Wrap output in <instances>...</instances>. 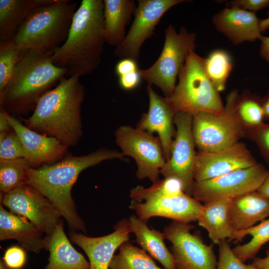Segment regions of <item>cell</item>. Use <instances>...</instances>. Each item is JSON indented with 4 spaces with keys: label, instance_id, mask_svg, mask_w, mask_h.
Returning <instances> with one entry per match:
<instances>
[{
    "label": "cell",
    "instance_id": "cell-17",
    "mask_svg": "<svg viewBox=\"0 0 269 269\" xmlns=\"http://www.w3.org/2000/svg\"><path fill=\"white\" fill-rule=\"evenodd\" d=\"M203 204L185 193L176 196L164 197L137 202L131 201L130 208L137 216L147 221L153 217H162L174 222L189 223L197 221Z\"/></svg>",
    "mask_w": 269,
    "mask_h": 269
},
{
    "label": "cell",
    "instance_id": "cell-4",
    "mask_svg": "<svg viewBox=\"0 0 269 269\" xmlns=\"http://www.w3.org/2000/svg\"><path fill=\"white\" fill-rule=\"evenodd\" d=\"M51 54L21 50L11 79L0 95V107L13 116L33 112L42 96L55 87L66 72L53 62Z\"/></svg>",
    "mask_w": 269,
    "mask_h": 269
},
{
    "label": "cell",
    "instance_id": "cell-13",
    "mask_svg": "<svg viewBox=\"0 0 269 269\" xmlns=\"http://www.w3.org/2000/svg\"><path fill=\"white\" fill-rule=\"evenodd\" d=\"M2 204L10 212L25 218L50 236L62 221L52 202L34 187L24 184L2 194Z\"/></svg>",
    "mask_w": 269,
    "mask_h": 269
},
{
    "label": "cell",
    "instance_id": "cell-32",
    "mask_svg": "<svg viewBox=\"0 0 269 269\" xmlns=\"http://www.w3.org/2000/svg\"><path fill=\"white\" fill-rule=\"evenodd\" d=\"M30 168L24 157L0 160V189L2 194H6L26 184L27 172Z\"/></svg>",
    "mask_w": 269,
    "mask_h": 269
},
{
    "label": "cell",
    "instance_id": "cell-44",
    "mask_svg": "<svg viewBox=\"0 0 269 269\" xmlns=\"http://www.w3.org/2000/svg\"><path fill=\"white\" fill-rule=\"evenodd\" d=\"M252 264L259 269H269V248L265 257L254 258Z\"/></svg>",
    "mask_w": 269,
    "mask_h": 269
},
{
    "label": "cell",
    "instance_id": "cell-29",
    "mask_svg": "<svg viewBox=\"0 0 269 269\" xmlns=\"http://www.w3.org/2000/svg\"><path fill=\"white\" fill-rule=\"evenodd\" d=\"M206 73L218 92L224 90L233 68V61L228 51L223 49L212 50L204 58Z\"/></svg>",
    "mask_w": 269,
    "mask_h": 269
},
{
    "label": "cell",
    "instance_id": "cell-24",
    "mask_svg": "<svg viewBox=\"0 0 269 269\" xmlns=\"http://www.w3.org/2000/svg\"><path fill=\"white\" fill-rule=\"evenodd\" d=\"M232 199L222 198L203 204L197 221L198 225L207 232L214 244L218 245L227 239L230 240L234 234L229 217Z\"/></svg>",
    "mask_w": 269,
    "mask_h": 269
},
{
    "label": "cell",
    "instance_id": "cell-30",
    "mask_svg": "<svg viewBox=\"0 0 269 269\" xmlns=\"http://www.w3.org/2000/svg\"><path fill=\"white\" fill-rule=\"evenodd\" d=\"M119 250V253L114 256L109 269H162L145 251L129 241L121 245Z\"/></svg>",
    "mask_w": 269,
    "mask_h": 269
},
{
    "label": "cell",
    "instance_id": "cell-18",
    "mask_svg": "<svg viewBox=\"0 0 269 269\" xmlns=\"http://www.w3.org/2000/svg\"><path fill=\"white\" fill-rule=\"evenodd\" d=\"M114 229L111 234L99 237H88L74 232L70 234L72 242L80 247L87 256L90 269H109L115 251L123 243L129 241L132 232L128 219L119 221Z\"/></svg>",
    "mask_w": 269,
    "mask_h": 269
},
{
    "label": "cell",
    "instance_id": "cell-47",
    "mask_svg": "<svg viewBox=\"0 0 269 269\" xmlns=\"http://www.w3.org/2000/svg\"><path fill=\"white\" fill-rule=\"evenodd\" d=\"M260 26L262 32H264L269 29V12L268 16L260 20Z\"/></svg>",
    "mask_w": 269,
    "mask_h": 269
},
{
    "label": "cell",
    "instance_id": "cell-31",
    "mask_svg": "<svg viewBox=\"0 0 269 269\" xmlns=\"http://www.w3.org/2000/svg\"><path fill=\"white\" fill-rule=\"evenodd\" d=\"M184 193L182 183L179 179L164 177L148 188L139 185L133 188L130 196L132 201L142 202L152 198L176 196Z\"/></svg>",
    "mask_w": 269,
    "mask_h": 269
},
{
    "label": "cell",
    "instance_id": "cell-23",
    "mask_svg": "<svg viewBox=\"0 0 269 269\" xmlns=\"http://www.w3.org/2000/svg\"><path fill=\"white\" fill-rule=\"evenodd\" d=\"M46 250L50 255L45 269H90L89 262L69 241L62 221L48 236Z\"/></svg>",
    "mask_w": 269,
    "mask_h": 269
},
{
    "label": "cell",
    "instance_id": "cell-7",
    "mask_svg": "<svg viewBox=\"0 0 269 269\" xmlns=\"http://www.w3.org/2000/svg\"><path fill=\"white\" fill-rule=\"evenodd\" d=\"M196 35L182 27L177 32L170 24L165 30L164 42L156 61L148 68L139 69L143 79L159 88L169 97L175 87L176 78L190 54L195 51Z\"/></svg>",
    "mask_w": 269,
    "mask_h": 269
},
{
    "label": "cell",
    "instance_id": "cell-12",
    "mask_svg": "<svg viewBox=\"0 0 269 269\" xmlns=\"http://www.w3.org/2000/svg\"><path fill=\"white\" fill-rule=\"evenodd\" d=\"M194 228L189 223L173 221L164 229L165 238L172 244L176 269H216L217 261L212 246L191 233Z\"/></svg>",
    "mask_w": 269,
    "mask_h": 269
},
{
    "label": "cell",
    "instance_id": "cell-9",
    "mask_svg": "<svg viewBox=\"0 0 269 269\" xmlns=\"http://www.w3.org/2000/svg\"><path fill=\"white\" fill-rule=\"evenodd\" d=\"M115 135L123 154L135 160L137 178H148L152 183L157 181L166 162L158 137L129 126L119 127Z\"/></svg>",
    "mask_w": 269,
    "mask_h": 269
},
{
    "label": "cell",
    "instance_id": "cell-6",
    "mask_svg": "<svg viewBox=\"0 0 269 269\" xmlns=\"http://www.w3.org/2000/svg\"><path fill=\"white\" fill-rule=\"evenodd\" d=\"M172 94L165 97L175 113L195 114L206 112L220 115L224 111L219 92L207 76L204 58L195 51L188 57L178 75Z\"/></svg>",
    "mask_w": 269,
    "mask_h": 269
},
{
    "label": "cell",
    "instance_id": "cell-38",
    "mask_svg": "<svg viewBox=\"0 0 269 269\" xmlns=\"http://www.w3.org/2000/svg\"><path fill=\"white\" fill-rule=\"evenodd\" d=\"M228 6L256 13L267 8L269 6V0H233L228 2Z\"/></svg>",
    "mask_w": 269,
    "mask_h": 269
},
{
    "label": "cell",
    "instance_id": "cell-26",
    "mask_svg": "<svg viewBox=\"0 0 269 269\" xmlns=\"http://www.w3.org/2000/svg\"><path fill=\"white\" fill-rule=\"evenodd\" d=\"M128 222L137 244L153 259L158 261L164 269H176L173 256L166 247L163 233L150 229L147 221L133 215Z\"/></svg>",
    "mask_w": 269,
    "mask_h": 269
},
{
    "label": "cell",
    "instance_id": "cell-41",
    "mask_svg": "<svg viewBox=\"0 0 269 269\" xmlns=\"http://www.w3.org/2000/svg\"><path fill=\"white\" fill-rule=\"evenodd\" d=\"M258 133L261 144L268 156L269 157V125L262 126L258 127Z\"/></svg>",
    "mask_w": 269,
    "mask_h": 269
},
{
    "label": "cell",
    "instance_id": "cell-8",
    "mask_svg": "<svg viewBox=\"0 0 269 269\" xmlns=\"http://www.w3.org/2000/svg\"><path fill=\"white\" fill-rule=\"evenodd\" d=\"M239 98L233 90L227 97L222 114L199 112L193 115L192 134L199 151H215L238 142L243 135L237 110Z\"/></svg>",
    "mask_w": 269,
    "mask_h": 269
},
{
    "label": "cell",
    "instance_id": "cell-19",
    "mask_svg": "<svg viewBox=\"0 0 269 269\" xmlns=\"http://www.w3.org/2000/svg\"><path fill=\"white\" fill-rule=\"evenodd\" d=\"M151 86L148 84L146 88L149 100L148 111L143 114L136 128L150 134H158L167 161L176 133L173 125L176 113L165 98L158 95Z\"/></svg>",
    "mask_w": 269,
    "mask_h": 269
},
{
    "label": "cell",
    "instance_id": "cell-27",
    "mask_svg": "<svg viewBox=\"0 0 269 269\" xmlns=\"http://www.w3.org/2000/svg\"><path fill=\"white\" fill-rule=\"evenodd\" d=\"M50 0H0V43L12 40L19 27L35 8Z\"/></svg>",
    "mask_w": 269,
    "mask_h": 269
},
{
    "label": "cell",
    "instance_id": "cell-42",
    "mask_svg": "<svg viewBox=\"0 0 269 269\" xmlns=\"http://www.w3.org/2000/svg\"><path fill=\"white\" fill-rule=\"evenodd\" d=\"M12 128L6 119L3 111H0V141L3 139Z\"/></svg>",
    "mask_w": 269,
    "mask_h": 269
},
{
    "label": "cell",
    "instance_id": "cell-48",
    "mask_svg": "<svg viewBox=\"0 0 269 269\" xmlns=\"http://www.w3.org/2000/svg\"><path fill=\"white\" fill-rule=\"evenodd\" d=\"M0 269H8L4 262L1 260L0 261Z\"/></svg>",
    "mask_w": 269,
    "mask_h": 269
},
{
    "label": "cell",
    "instance_id": "cell-33",
    "mask_svg": "<svg viewBox=\"0 0 269 269\" xmlns=\"http://www.w3.org/2000/svg\"><path fill=\"white\" fill-rule=\"evenodd\" d=\"M20 51L13 39L0 43V95L4 91L11 79Z\"/></svg>",
    "mask_w": 269,
    "mask_h": 269
},
{
    "label": "cell",
    "instance_id": "cell-36",
    "mask_svg": "<svg viewBox=\"0 0 269 269\" xmlns=\"http://www.w3.org/2000/svg\"><path fill=\"white\" fill-rule=\"evenodd\" d=\"M22 157H24V151L22 142L12 129L0 141V160H11Z\"/></svg>",
    "mask_w": 269,
    "mask_h": 269
},
{
    "label": "cell",
    "instance_id": "cell-45",
    "mask_svg": "<svg viewBox=\"0 0 269 269\" xmlns=\"http://www.w3.org/2000/svg\"><path fill=\"white\" fill-rule=\"evenodd\" d=\"M257 191L269 199V169L264 181Z\"/></svg>",
    "mask_w": 269,
    "mask_h": 269
},
{
    "label": "cell",
    "instance_id": "cell-15",
    "mask_svg": "<svg viewBox=\"0 0 269 269\" xmlns=\"http://www.w3.org/2000/svg\"><path fill=\"white\" fill-rule=\"evenodd\" d=\"M258 164L246 147L237 142L219 150L196 153L194 182L211 179Z\"/></svg>",
    "mask_w": 269,
    "mask_h": 269
},
{
    "label": "cell",
    "instance_id": "cell-35",
    "mask_svg": "<svg viewBox=\"0 0 269 269\" xmlns=\"http://www.w3.org/2000/svg\"><path fill=\"white\" fill-rule=\"evenodd\" d=\"M219 258L216 269H259L252 263L246 264L234 253L226 240L219 244Z\"/></svg>",
    "mask_w": 269,
    "mask_h": 269
},
{
    "label": "cell",
    "instance_id": "cell-14",
    "mask_svg": "<svg viewBox=\"0 0 269 269\" xmlns=\"http://www.w3.org/2000/svg\"><path fill=\"white\" fill-rule=\"evenodd\" d=\"M186 0H138L131 26L122 43L115 48L114 55L138 61L143 43L154 34L163 15L175 5Z\"/></svg>",
    "mask_w": 269,
    "mask_h": 269
},
{
    "label": "cell",
    "instance_id": "cell-34",
    "mask_svg": "<svg viewBox=\"0 0 269 269\" xmlns=\"http://www.w3.org/2000/svg\"><path fill=\"white\" fill-rule=\"evenodd\" d=\"M238 115L244 122L255 127L263 125L265 115L262 100L252 97H239L237 108Z\"/></svg>",
    "mask_w": 269,
    "mask_h": 269
},
{
    "label": "cell",
    "instance_id": "cell-1",
    "mask_svg": "<svg viewBox=\"0 0 269 269\" xmlns=\"http://www.w3.org/2000/svg\"><path fill=\"white\" fill-rule=\"evenodd\" d=\"M124 157L122 152L106 148L81 156L68 153L53 164L29 168L26 184L36 188L52 202L72 230L86 233L85 224L71 195L72 187L84 170L105 160H124Z\"/></svg>",
    "mask_w": 269,
    "mask_h": 269
},
{
    "label": "cell",
    "instance_id": "cell-21",
    "mask_svg": "<svg viewBox=\"0 0 269 269\" xmlns=\"http://www.w3.org/2000/svg\"><path fill=\"white\" fill-rule=\"evenodd\" d=\"M48 236L24 217L8 211L0 204V240H16L23 248L36 254L46 249Z\"/></svg>",
    "mask_w": 269,
    "mask_h": 269
},
{
    "label": "cell",
    "instance_id": "cell-28",
    "mask_svg": "<svg viewBox=\"0 0 269 269\" xmlns=\"http://www.w3.org/2000/svg\"><path fill=\"white\" fill-rule=\"evenodd\" d=\"M247 235L252 237L250 241L232 249L235 255L244 263L255 258L262 246L269 242V219L247 230L235 232L230 240L240 241Z\"/></svg>",
    "mask_w": 269,
    "mask_h": 269
},
{
    "label": "cell",
    "instance_id": "cell-2",
    "mask_svg": "<svg viewBox=\"0 0 269 269\" xmlns=\"http://www.w3.org/2000/svg\"><path fill=\"white\" fill-rule=\"evenodd\" d=\"M104 1L83 0L73 17L64 43L52 54L53 63L66 77L91 74L100 66L106 43Z\"/></svg>",
    "mask_w": 269,
    "mask_h": 269
},
{
    "label": "cell",
    "instance_id": "cell-5",
    "mask_svg": "<svg viewBox=\"0 0 269 269\" xmlns=\"http://www.w3.org/2000/svg\"><path fill=\"white\" fill-rule=\"evenodd\" d=\"M78 2L50 0L33 9L22 23L13 38L20 49L52 55L66 41Z\"/></svg>",
    "mask_w": 269,
    "mask_h": 269
},
{
    "label": "cell",
    "instance_id": "cell-11",
    "mask_svg": "<svg viewBox=\"0 0 269 269\" xmlns=\"http://www.w3.org/2000/svg\"><path fill=\"white\" fill-rule=\"evenodd\" d=\"M193 115L179 112L175 114L176 133L169 159L160 170L164 177H175L182 183L184 192L192 196L196 153L193 137Z\"/></svg>",
    "mask_w": 269,
    "mask_h": 269
},
{
    "label": "cell",
    "instance_id": "cell-16",
    "mask_svg": "<svg viewBox=\"0 0 269 269\" xmlns=\"http://www.w3.org/2000/svg\"><path fill=\"white\" fill-rule=\"evenodd\" d=\"M0 109L19 137L24 149V158L31 168L53 164L68 154V147L57 139L30 129L13 116Z\"/></svg>",
    "mask_w": 269,
    "mask_h": 269
},
{
    "label": "cell",
    "instance_id": "cell-43",
    "mask_svg": "<svg viewBox=\"0 0 269 269\" xmlns=\"http://www.w3.org/2000/svg\"><path fill=\"white\" fill-rule=\"evenodd\" d=\"M260 40L261 56L269 63V36L263 35Z\"/></svg>",
    "mask_w": 269,
    "mask_h": 269
},
{
    "label": "cell",
    "instance_id": "cell-25",
    "mask_svg": "<svg viewBox=\"0 0 269 269\" xmlns=\"http://www.w3.org/2000/svg\"><path fill=\"white\" fill-rule=\"evenodd\" d=\"M104 35L106 43L117 47L124 41L126 28L137 7L134 0H104Z\"/></svg>",
    "mask_w": 269,
    "mask_h": 269
},
{
    "label": "cell",
    "instance_id": "cell-10",
    "mask_svg": "<svg viewBox=\"0 0 269 269\" xmlns=\"http://www.w3.org/2000/svg\"><path fill=\"white\" fill-rule=\"evenodd\" d=\"M267 172L263 165L258 163L211 179L195 181L192 196L203 204L222 198L233 199L257 191Z\"/></svg>",
    "mask_w": 269,
    "mask_h": 269
},
{
    "label": "cell",
    "instance_id": "cell-39",
    "mask_svg": "<svg viewBox=\"0 0 269 269\" xmlns=\"http://www.w3.org/2000/svg\"><path fill=\"white\" fill-rule=\"evenodd\" d=\"M142 79L138 70L119 76V84L123 90L131 91L139 85Z\"/></svg>",
    "mask_w": 269,
    "mask_h": 269
},
{
    "label": "cell",
    "instance_id": "cell-46",
    "mask_svg": "<svg viewBox=\"0 0 269 269\" xmlns=\"http://www.w3.org/2000/svg\"><path fill=\"white\" fill-rule=\"evenodd\" d=\"M262 105L265 115V118L269 119V93L262 100Z\"/></svg>",
    "mask_w": 269,
    "mask_h": 269
},
{
    "label": "cell",
    "instance_id": "cell-3",
    "mask_svg": "<svg viewBox=\"0 0 269 269\" xmlns=\"http://www.w3.org/2000/svg\"><path fill=\"white\" fill-rule=\"evenodd\" d=\"M79 78L74 76L61 79L41 97L24 125L56 138L68 147L77 145L83 135L81 106L85 95Z\"/></svg>",
    "mask_w": 269,
    "mask_h": 269
},
{
    "label": "cell",
    "instance_id": "cell-37",
    "mask_svg": "<svg viewBox=\"0 0 269 269\" xmlns=\"http://www.w3.org/2000/svg\"><path fill=\"white\" fill-rule=\"evenodd\" d=\"M26 261V256L24 250L15 246L8 248L3 258V261L10 269H20L25 265Z\"/></svg>",
    "mask_w": 269,
    "mask_h": 269
},
{
    "label": "cell",
    "instance_id": "cell-20",
    "mask_svg": "<svg viewBox=\"0 0 269 269\" xmlns=\"http://www.w3.org/2000/svg\"><path fill=\"white\" fill-rule=\"evenodd\" d=\"M260 20L256 13L228 6L212 17L215 28L235 45L254 42L262 37Z\"/></svg>",
    "mask_w": 269,
    "mask_h": 269
},
{
    "label": "cell",
    "instance_id": "cell-40",
    "mask_svg": "<svg viewBox=\"0 0 269 269\" xmlns=\"http://www.w3.org/2000/svg\"><path fill=\"white\" fill-rule=\"evenodd\" d=\"M139 70L138 62L131 58L121 59L116 65L115 71L118 77Z\"/></svg>",
    "mask_w": 269,
    "mask_h": 269
},
{
    "label": "cell",
    "instance_id": "cell-22",
    "mask_svg": "<svg viewBox=\"0 0 269 269\" xmlns=\"http://www.w3.org/2000/svg\"><path fill=\"white\" fill-rule=\"evenodd\" d=\"M269 216V199L257 191L232 199L229 217L234 233L247 230Z\"/></svg>",
    "mask_w": 269,
    "mask_h": 269
}]
</instances>
